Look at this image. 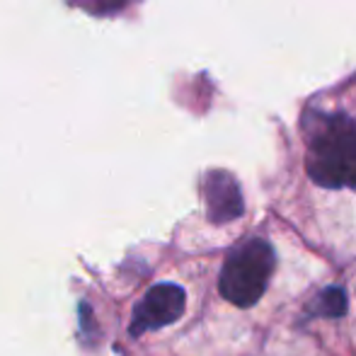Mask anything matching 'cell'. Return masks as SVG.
<instances>
[{"label": "cell", "mask_w": 356, "mask_h": 356, "mask_svg": "<svg viewBox=\"0 0 356 356\" xmlns=\"http://www.w3.org/2000/svg\"><path fill=\"white\" fill-rule=\"evenodd\" d=\"M274 264H277V257H274V250L267 240L254 238L238 245L220 269V296L238 308L254 305L267 291Z\"/></svg>", "instance_id": "2"}, {"label": "cell", "mask_w": 356, "mask_h": 356, "mask_svg": "<svg viewBox=\"0 0 356 356\" xmlns=\"http://www.w3.org/2000/svg\"><path fill=\"white\" fill-rule=\"evenodd\" d=\"M305 170L325 189L356 187V122L344 114H305Z\"/></svg>", "instance_id": "1"}, {"label": "cell", "mask_w": 356, "mask_h": 356, "mask_svg": "<svg viewBox=\"0 0 356 356\" xmlns=\"http://www.w3.org/2000/svg\"><path fill=\"white\" fill-rule=\"evenodd\" d=\"M310 313L323 315V318H342L347 313V293L339 286H330V289L320 291L310 300Z\"/></svg>", "instance_id": "5"}, {"label": "cell", "mask_w": 356, "mask_h": 356, "mask_svg": "<svg viewBox=\"0 0 356 356\" xmlns=\"http://www.w3.org/2000/svg\"><path fill=\"white\" fill-rule=\"evenodd\" d=\"M204 192H207V211L213 223H228L243 216L245 204L243 194H240V184L235 177L225 170H211L204 182Z\"/></svg>", "instance_id": "4"}, {"label": "cell", "mask_w": 356, "mask_h": 356, "mask_svg": "<svg viewBox=\"0 0 356 356\" xmlns=\"http://www.w3.org/2000/svg\"><path fill=\"white\" fill-rule=\"evenodd\" d=\"M184 303H187V296H184V289H179L177 284L153 286L134 310L129 330H131L134 337H138L148 330H160L165 325H172L175 320L182 318Z\"/></svg>", "instance_id": "3"}]
</instances>
